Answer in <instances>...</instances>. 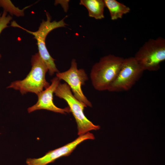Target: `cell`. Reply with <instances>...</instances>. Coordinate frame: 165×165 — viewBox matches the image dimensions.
I'll return each mask as SVG.
<instances>
[{"instance_id":"cell-2","label":"cell","mask_w":165,"mask_h":165,"mask_svg":"<svg viewBox=\"0 0 165 165\" xmlns=\"http://www.w3.org/2000/svg\"><path fill=\"white\" fill-rule=\"evenodd\" d=\"M124 58L113 54L101 58L92 67L90 73L91 82L96 90H108L116 79Z\"/></svg>"},{"instance_id":"cell-3","label":"cell","mask_w":165,"mask_h":165,"mask_svg":"<svg viewBox=\"0 0 165 165\" xmlns=\"http://www.w3.org/2000/svg\"><path fill=\"white\" fill-rule=\"evenodd\" d=\"M47 20H43L40 24L38 30L35 32L27 30L18 25L13 21L11 24V26L20 28L28 32L34 36L37 41L38 50V53L44 63L47 66L50 75H53L55 72H59L54 63L55 60L49 54L46 48V39L48 34L53 29L62 27H65L68 25L64 22V18L58 21L54 20L51 21L50 16L46 13Z\"/></svg>"},{"instance_id":"cell-8","label":"cell","mask_w":165,"mask_h":165,"mask_svg":"<svg viewBox=\"0 0 165 165\" xmlns=\"http://www.w3.org/2000/svg\"><path fill=\"white\" fill-rule=\"evenodd\" d=\"M93 134L88 132L79 136L74 141L53 150L49 151L46 154L38 158H28L26 160L28 165H47L54 162L57 159L69 155L77 146L87 140H94Z\"/></svg>"},{"instance_id":"cell-11","label":"cell","mask_w":165,"mask_h":165,"mask_svg":"<svg viewBox=\"0 0 165 165\" xmlns=\"http://www.w3.org/2000/svg\"><path fill=\"white\" fill-rule=\"evenodd\" d=\"M105 7L108 9L112 20L121 19L123 16L130 12L128 6L116 0H104Z\"/></svg>"},{"instance_id":"cell-12","label":"cell","mask_w":165,"mask_h":165,"mask_svg":"<svg viewBox=\"0 0 165 165\" xmlns=\"http://www.w3.org/2000/svg\"><path fill=\"white\" fill-rule=\"evenodd\" d=\"M6 11L5 10L2 14L0 15V34L2 30L8 27L7 24L12 19V17L9 15H7ZM1 55L0 54V59Z\"/></svg>"},{"instance_id":"cell-9","label":"cell","mask_w":165,"mask_h":165,"mask_svg":"<svg viewBox=\"0 0 165 165\" xmlns=\"http://www.w3.org/2000/svg\"><path fill=\"white\" fill-rule=\"evenodd\" d=\"M60 81L57 77L51 80V85L37 95L38 99L36 103L28 108V113L41 109L46 110L62 114L70 112L68 107L64 108H60L56 106L53 103V94L60 83Z\"/></svg>"},{"instance_id":"cell-4","label":"cell","mask_w":165,"mask_h":165,"mask_svg":"<svg viewBox=\"0 0 165 165\" xmlns=\"http://www.w3.org/2000/svg\"><path fill=\"white\" fill-rule=\"evenodd\" d=\"M134 58L144 71H156L165 60V39H150L139 48Z\"/></svg>"},{"instance_id":"cell-6","label":"cell","mask_w":165,"mask_h":165,"mask_svg":"<svg viewBox=\"0 0 165 165\" xmlns=\"http://www.w3.org/2000/svg\"><path fill=\"white\" fill-rule=\"evenodd\" d=\"M144 71L134 57L124 58L119 71L108 90L118 92L130 90Z\"/></svg>"},{"instance_id":"cell-10","label":"cell","mask_w":165,"mask_h":165,"mask_svg":"<svg viewBox=\"0 0 165 165\" xmlns=\"http://www.w3.org/2000/svg\"><path fill=\"white\" fill-rule=\"evenodd\" d=\"M79 4L85 7L90 17L97 20L104 18V8L105 7L103 0H81Z\"/></svg>"},{"instance_id":"cell-5","label":"cell","mask_w":165,"mask_h":165,"mask_svg":"<svg viewBox=\"0 0 165 165\" xmlns=\"http://www.w3.org/2000/svg\"><path fill=\"white\" fill-rule=\"evenodd\" d=\"M54 93L57 97L64 100L67 103L70 112L74 117L77 125L78 135H82L92 130L100 129L99 125L94 124L85 116L83 103L77 99L72 94L69 86L66 83H60Z\"/></svg>"},{"instance_id":"cell-7","label":"cell","mask_w":165,"mask_h":165,"mask_svg":"<svg viewBox=\"0 0 165 165\" xmlns=\"http://www.w3.org/2000/svg\"><path fill=\"white\" fill-rule=\"evenodd\" d=\"M56 77L60 80H64L70 87L74 96L87 107H91L92 105L84 95L81 88L88 79L83 69H78L76 60L73 59L70 68L67 70L56 73Z\"/></svg>"},{"instance_id":"cell-1","label":"cell","mask_w":165,"mask_h":165,"mask_svg":"<svg viewBox=\"0 0 165 165\" xmlns=\"http://www.w3.org/2000/svg\"><path fill=\"white\" fill-rule=\"evenodd\" d=\"M31 64V70L26 77L12 82L7 88L19 90L22 95L30 92L37 95L48 87L50 84L46 79L48 70L38 53L32 56Z\"/></svg>"}]
</instances>
